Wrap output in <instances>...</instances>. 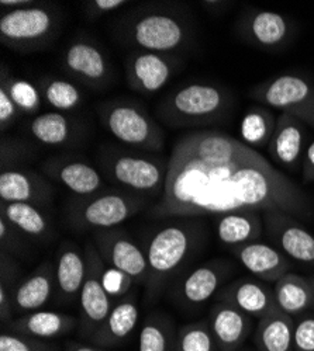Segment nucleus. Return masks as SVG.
I'll return each mask as SVG.
<instances>
[{
    "instance_id": "obj_1",
    "label": "nucleus",
    "mask_w": 314,
    "mask_h": 351,
    "mask_svg": "<svg viewBox=\"0 0 314 351\" xmlns=\"http://www.w3.org/2000/svg\"><path fill=\"white\" fill-rule=\"evenodd\" d=\"M244 210L307 218L311 201L287 174L240 139L210 130L179 136L168 159L161 201L151 214L185 218Z\"/></svg>"
},
{
    "instance_id": "obj_2",
    "label": "nucleus",
    "mask_w": 314,
    "mask_h": 351,
    "mask_svg": "<svg viewBox=\"0 0 314 351\" xmlns=\"http://www.w3.org/2000/svg\"><path fill=\"white\" fill-rule=\"evenodd\" d=\"M117 38L137 51L170 53L185 48L193 38L188 16L166 6L139 8L116 27Z\"/></svg>"
},
{
    "instance_id": "obj_3",
    "label": "nucleus",
    "mask_w": 314,
    "mask_h": 351,
    "mask_svg": "<svg viewBox=\"0 0 314 351\" xmlns=\"http://www.w3.org/2000/svg\"><path fill=\"white\" fill-rule=\"evenodd\" d=\"M233 108V96L223 86L196 82L165 96L157 115L169 128L205 127L221 121Z\"/></svg>"
},
{
    "instance_id": "obj_4",
    "label": "nucleus",
    "mask_w": 314,
    "mask_h": 351,
    "mask_svg": "<svg viewBox=\"0 0 314 351\" xmlns=\"http://www.w3.org/2000/svg\"><path fill=\"white\" fill-rule=\"evenodd\" d=\"M202 242V226L193 222H177L164 226L153 237L147 247L148 280L147 304L157 302L166 285Z\"/></svg>"
},
{
    "instance_id": "obj_5",
    "label": "nucleus",
    "mask_w": 314,
    "mask_h": 351,
    "mask_svg": "<svg viewBox=\"0 0 314 351\" xmlns=\"http://www.w3.org/2000/svg\"><path fill=\"white\" fill-rule=\"evenodd\" d=\"M100 171L124 191L137 195H162L168 176V160L141 151L103 149L98 158Z\"/></svg>"
},
{
    "instance_id": "obj_6",
    "label": "nucleus",
    "mask_w": 314,
    "mask_h": 351,
    "mask_svg": "<svg viewBox=\"0 0 314 351\" xmlns=\"http://www.w3.org/2000/svg\"><path fill=\"white\" fill-rule=\"evenodd\" d=\"M146 207L144 197L122 189H104L71 202L68 223L75 230H103L119 228Z\"/></svg>"
},
{
    "instance_id": "obj_7",
    "label": "nucleus",
    "mask_w": 314,
    "mask_h": 351,
    "mask_svg": "<svg viewBox=\"0 0 314 351\" xmlns=\"http://www.w3.org/2000/svg\"><path fill=\"white\" fill-rule=\"evenodd\" d=\"M61 30V16L51 5L33 3L2 12L0 41L17 52H34L48 47Z\"/></svg>"
},
{
    "instance_id": "obj_8",
    "label": "nucleus",
    "mask_w": 314,
    "mask_h": 351,
    "mask_svg": "<svg viewBox=\"0 0 314 351\" xmlns=\"http://www.w3.org/2000/svg\"><path fill=\"white\" fill-rule=\"evenodd\" d=\"M102 125L119 142L141 152H159L165 145L162 127L141 106L110 100L98 107Z\"/></svg>"
},
{
    "instance_id": "obj_9",
    "label": "nucleus",
    "mask_w": 314,
    "mask_h": 351,
    "mask_svg": "<svg viewBox=\"0 0 314 351\" xmlns=\"http://www.w3.org/2000/svg\"><path fill=\"white\" fill-rule=\"evenodd\" d=\"M249 97L268 108L302 120L314 130V82L298 73L271 77L249 90Z\"/></svg>"
},
{
    "instance_id": "obj_10",
    "label": "nucleus",
    "mask_w": 314,
    "mask_h": 351,
    "mask_svg": "<svg viewBox=\"0 0 314 351\" xmlns=\"http://www.w3.org/2000/svg\"><path fill=\"white\" fill-rule=\"evenodd\" d=\"M87 256V277L79 297V337L89 341L92 335L102 326L114 302L104 285V261L102 260L96 246L92 241L85 245Z\"/></svg>"
},
{
    "instance_id": "obj_11",
    "label": "nucleus",
    "mask_w": 314,
    "mask_h": 351,
    "mask_svg": "<svg viewBox=\"0 0 314 351\" xmlns=\"http://www.w3.org/2000/svg\"><path fill=\"white\" fill-rule=\"evenodd\" d=\"M92 242L104 265L127 274L135 284L146 287L148 280L147 253L130 238L127 232L120 228L95 230Z\"/></svg>"
},
{
    "instance_id": "obj_12",
    "label": "nucleus",
    "mask_w": 314,
    "mask_h": 351,
    "mask_svg": "<svg viewBox=\"0 0 314 351\" xmlns=\"http://www.w3.org/2000/svg\"><path fill=\"white\" fill-rule=\"evenodd\" d=\"M236 267L225 258H214L197 266L174 285V300L183 308H199L214 298L234 273Z\"/></svg>"
},
{
    "instance_id": "obj_13",
    "label": "nucleus",
    "mask_w": 314,
    "mask_h": 351,
    "mask_svg": "<svg viewBox=\"0 0 314 351\" xmlns=\"http://www.w3.org/2000/svg\"><path fill=\"white\" fill-rule=\"evenodd\" d=\"M268 239L284 256L302 265L314 266V235L302 222L287 213H262Z\"/></svg>"
},
{
    "instance_id": "obj_14",
    "label": "nucleus",
    "mask_w": 314,
    "mask_h": 351,
    "mask_svg": "<svg viewBox=\"0 0 314 351\" xmlns=\"http://www.w3.org/2000/svg\"><path fill=\"white\" fill-rule=\"evenodd\" d=\"M63 69L91 89H102L111 80L113 69L104 52L88 38L72 40L63 53Z\"/></svg>"
},
{
    "instance_id": "obj_15",
    "label": "nucleus",
    "mask_w": 314,
    "mask_h": 351,
    "mask_svg": "<svg viewBox=\"0 0 314 351\" xmlns=\"http://www.w3.org/2000/svg\"><path fill=\"white\" fill-rule=\"evenodd\" d=\"M236 33L249 45L264 51H279L292 38V21L280 13L251 9L236 24Z\"/></svg>"
},
{
    "instance_id": "obj_16",
    "label": "nucleus",
    "mask_w": 314,
    "mask_h": 351,
    "mask_svg": "<svg viewBox=\"0 0 314 351\" xmlns=\"http://www.w3.org/2000/svg\"><path fill=\"white\" fill-rule=\"evenodd\" d=\"M41 173L79 197H89L104 190L102 171L88 160L74 156H54L43 162Z\"/></svg>"
},
{
    "instance_id": "obj_17",
    "label": "nucleus",
    "mask_w": 314,
    "mask_h": 351,
    "mask_svg": "<svg viewBox=\"0 0 314 351\" xmlns=\"http://www.w3.org/2000/svg\"><path fill=\"white\" fill-rule=\"evenodd\" d=\"M175 73V61L168 53L134 51L126 61V77L131 89L151 96L162 90Z\"/></svg>"
},
{
    "instance_id": "obj_18",
    "label": "nucleus",
    "mask_w": 314,
    "mask_h": 351,
    "mask_svg": "<svg viewBox=\"0 0 314 351\" xmlns=\"http://www.w3.org/2000/svg\"><path fill=\"white\" fill-rule=\"evenodd\" d=\"M55 198V189L43 173L30 169H12L0 174V201L25 202L48 207Z\"/></svg>"
},
{
    "instance_id": "obj_19",
    "label": "nucleus",
    "mask_w": 314,
    "mask_h": 351,
    "mask_svg": "<svg viewBox=\"0 0 314 351\" xmlns=\"http://www.w3.org/2000/svg\"><path fill=\"white\" fill-rule=\"evenodd\" d=\"M309 125L289 114H279L268 152L273 162L289 170H298L306 154Z\"/></svg>"
},
{
    "instance_id": "obj_20",
    "label": "nucleus",
    "mask_w": 314,
    "mask_h": 351,
    "mask_svg": "<svg viewBox=\"0 0 314 351\" xmlns=\"http://www.w3.org/2000/svg\"><path fill=\"white\" fill-rule=\"evenodd\" d=\"M55 300L60 305L79 302L87 277V256L74 242H64L55 256Z\"/></svg>"
},
{
    "instance_id": "obj_21",
    "label": "nucleus",
    "mask_w": 314,
    "mask_h": 351,
    "mask_svg": "<svg viewBox=\"0 0 314 351\" xmlns=\"http://www.w3.org/2000/svg\"><path fill=\"white\" fill-rule=\"evenodd\" d=\"M216 301L230 304L252 319H261L276 309L273 288L258 278L241 277L232 281L216 295Z\"/></svg>"
},
{
    "instance_id": "obj_22",
    "label": "nucleus",
    "mask_w": 314,
    "mask_h": 351,
    "mask_svg": "<svg viewBox=\"0 0 314 351\" xmlns=\"http://www.w3.org/2000/svg\"><path fill=\"white\" fill-rule=\"evenodd\" d=\"M208 322L217 351H241L252 332V317L227 302L216 301L209 309Z\"/></svg>"
},
{
    "instance_id": "obj_23",
    "label": "nucleus",
    "mask_w": 314,
    "mask_h": 351,
    "mask_svg": "<svg viewBox=\"0 0 314 351\" xmlns=\"http://www.w3.org/2000/svg\"><path fill=\"white\" fill-rule=\"evenodd\" d=\"M232 253L248 273L268 284H275L284 274L291 273V258L284 256L272 243L256 241L232 247Z\"/></svg>"
},
{
    "instance_id": "obj_24",
    "label": "nucleus",
    "mask_w": 314,
    "mask_h": 351,
    "mask_svg": "<svg viewBox=\"0 0 314 351\" xmlns=\"http://www.w3.org/2000/svg\"><path fill=\"white\" fill-rule=\"evenodd\" d=\"M55 263L45 260L27 277L21 278L14 289V315L41 311L55 298Z\"/></svg>"
},
{
    "instance_id": "obj_25",
    "label": "nucleus",
    "mask_w": 314,
    "mask_h": 351,
    "mask_svg": "<svg viewBox=\"0 0 314 351\" xmlns=\"http://www.w3.org/2000/svg\"><path fill=\"white\" fill-rule=\"evenodd\" d=\"M78 326L79 319L72 315L41 309L14 317L5 330L41 340H51L71 333Z\"/></svg>"
},
{
    "instance_id": "obj_26",
    "label": "nucleus",
    "mask_w": 314,
    "mask_h": 351,
    "mask_svg": "<svg viewBox=\"0 0 314 351\" xmlns=\"http://www.w3.org/2000/svg\"><path fill=\"white\" fill-rule=\"evenodd\" d=\"M138 322V305L134 295L123 297L114 304L102 326L89 339L91 344L110 348L124 343L135 330Z\"/></svg>"
},
{
    "instance_id": "obj_27",
    "label": "nucleus",
    "mask_w": 314,
    "mask_h": 351,
    "mask_svg": "<svg viewBox=\"0 0 314 351\" xmlns=\"http://www.w3.org/2000/svg\"><path fill=\"white\" fill-rule=\"evenodd\" d=\"M0 217L13 225L30 242L47 243L54 235L49 218L41 207L33 204L0 201Z\"/></svg>"
},
{
    "instance_id": "obj_28",
    "label": "nucleus",
    "mask_w": 314,
    "mask_h": 351,
    "mask_svg": "<svg viewBox=\"0 0 314 351\" xmlns=\"http://www.w3.org/2000/svg\"><path fill=\"white\" fill-rule=\"evenodd\" d=\"M262 232V214L254 210L221 214L216 222L217 238L223 245L228 247H236L260 241Z\"/></svg>"
},
{
    "instance_id": "obj_29",
    "label": "nucleus",
    "mask_w": 314,
    "mask_h": 351,
    "mask_svg": "<svg viewBox=\"0 0 314 351\" xmlns=\"http://www.w3.org/2000/svg\"><path fill=\"white\" fill-rule=\"evenodd\" d=\"M295 317L278 308L258 319L254 330V346L256 351H295L293 348Z\"/></svg>"
},
{
    "instance_id": "obj_30",
    "label": "nucleus",
    "mask_w": 314,
    "mask_h": 351,
    "mask_svg": "<svg viewBox=\"0 0 314 351\" xmlns=\"http://www.w3.org/2000/svg\"><path fill=\"white\" fill-rule=\"evenodd\" d=\"M28 132L45 146L61 148V146H68L78 139L80 128L65 112L48 111L37 114L28 123Z\"/></svg>"
},
{
    "instance_id": "obj_31",
    "label": "nucleus",
    "mask_w": 314,
    "mask_h": 351,
    "mask_svg": "<svg viewBox=\"0 0 314 351\" xmlns=\"http://www.w3.org/2000/svg\"><path fill=\"white\" fill-rule=\"evenodd\" d=\"M276 308L292 317L309 312L314 305L309 278L296 273H288L273 284Z\"/></svg>"
},
{
    "instance_id": "obj_32",
    "label": "nucleus",
    "mask_w": 314,
    "mask_h": 351,
    "mask_svg": "<svg viewBox=\"0 0 314 351\" xmlns=\"http://www.w3.org/2000/svg\"><path fill=\"white\" fill-rule=\"evenodd\" d=\"M275 115L265 106H251L241 120L240 134L245 145L251 146L252 149H261L269 145L276 127Z\"/></svg>"
},
{
    "instance_id": "obj_33",
    "label": "nucleus",
    "mask_w": 314,
    "mask_h": 351,
    "mask_svg": "<svg viewBox=\"0 0 314 351\" xmlns=\"http://www.w3.org/2000/svg\"><path fill=\"white\" fill-rule=\"evenodd\" d=\"M37 87L43 101L54 111L67 114L83 103V93L69 79L48 75L37 83Z\"/></svg>"
},
{
    "instance_id": "obj_34",
    "label": "nucleus",
    "mask_w": 314,
    "mask_h": 351,
    "mask_svg": "<svg viewBox=\"0 0 314 351\" xmlns=\"http://www.w3.org/2000/svg\"><path fill=\"white\" fill-rule=\"evenodd\" d=\"M178 330L172 320L161 313L150 315L141 326L138 351H175Z\"/></svg>"
},
{
    "instance_id": "obj_35",
    "label": "nucleus",
    "mask_w": 314,
    "mask_h": 351,
    "mask_svg": "<svg viewBox=\"0 0 314 351\" xmlns=\"http://www.w3.org/2000/svg\"><path fill=\"white\" fill-rule=\"evenodd\" d=\"M0 86L5 87L21 114H36L41 108L43 99L37 84L14 77L6 72L5 65L2 66V73H0Z\"/></svg>"
},
{
    "instance_id": "obj_36",
    "label": "nucleus",
    "mask_w": 314,
    "mask_h": 351,
    "mask_svg": "<svg viewBox=\"0 0 314 351\" xmlns=\"http://www.w3.org/2000/svg\"><path fill=\"white\" fill-rule=\"evenodd\" d=\"M175 351H217L208 320H197L178 330Z\"/></svg>"
},
{
    "instance_id": "obj_37",
    "label": "nucleus",
    "mask_w": 314,
    "mask_h": 351,
    "mask_svg": "<svg viewBox=\"0 0 314 351\" xmlns=\"http://www.w3.org/2000/svg\"><path fill=\"white\" fill-rule=\"evenodd\" d=\"M0 351H61V348L49 340L3 330L0 336Z\"/></svg>"
},
{
    "instance_id": "obj_38",
    "label": "nucleus",
    "mask_w": 314,
    "mask_h": 351,
    "mask_svg": "<svg viewBox=\"0 0 314 351\" xmlns=\"http://www.w3.org/2000/svg\"><path fill=\"white\" fill-rule=\"evenodd\" d=\"M0 245L3 253L14 258L24 257L30 250V241L2 217H0Z\"/></svg>"
},
{
    "instance_id": "obj_39",
    "label": "nucleus",
    "mask_w": 314,
    "mask_h": 351,
    "mask_svg": "<svg viewBox=\"0 0 314 351\" xmlns=\"http://www.w3.org/2000/svg\"><path fill=\"white\" fill-rule=\"evenodd\" d=\"M33 146L16 138H2V171L19 169L17 162L25 163L33 156Z\"/></svg>"
},
{
    "instance_id": "obj_40",
    "label": "nucleus",
    "mask_w": 314,
    "mask_h": 351,
    "mask_svg": "<svg viewBox=\"0 0 314 351\" xmlns=\"http://www.w3.org/2000/svg\"><path fill=\"white\" fill-rule=\"evenodd\" d=\"M295 351H314V313L306 312L295 317Z\"/></svg>"
},
{
    "instance_id": "obj_41",
    "label": "nucleus",
    "mask_w": 314,
    "mask_h": 351,
    "mask_svg": "<svg viewBox=\"0 0 314 351\" xmlns=\"http://www.w3.org/2000/svg\"><path fill=\"white\" fill-rule=\"evenodd\" d=\"M21 280V270L14 257L0 253V288H5L14 295V289Z\"/></svg>"
},
{
    "instance_id": "obj_42",
    "label": "nucleus",
    "mask_w": 314,
    "mask_h": 351,
    "mask_svg": "<svg viewBox=\"0 0 314 351\" xmlns=\"http://www.w3.org/2000/svg\"><path fill=\"white\" fill-rule=\"evenodd\" d=\"M21 115V111L17 108L10 95L5 87L0 86V127H2V132L5 134Z\"/></svg>"
},
{
    "instance_id": "obj_43",
    "label": "nucleus",
    "mask_w": 314,
    "mask_h": 351,
    "mask_svg": "<svg viewBox=\"0 0 314 351\" xmlns=\"http://www.w3.org/2000/svg\"><path fill=\"white\" fill-rule=\"evenodd\" d=\"M133 278H130L127 274L113 270L110 269V271H104V285L106 289L109 291V294L111 295V298L116 297H127L126 294L128 292V289L133 285Z\"/></svg>"
},
{
    "instance_id": "obj_44",
    "label": "nucleus",
    "mask_w": 314,
    "mask_h": 351,
    "mask_svg": "<svg viewBox=\"0 0 314 351\" xmlns=\"http://www.w3.org/2000/svg\"><path fill=\"white\" fill-rule=\"evenodd\" d=\"M126 5H128L126 0H89V2L83 3V9L89 20H96L104 14L122 9Z\"/></svg>"
},
{
    "instance_id": "obj_45",
    "label": "nucleus",
    "mask_w": 314,
    "mask_h": 351,
    "mask_svg": "<svg viewBox=\"0 0 314 351\" xmlns=\"http://www.w3.org/2000/svg\"><path fill=\"white\" fill-rule=\"evenodd\" d=\"M302 174L304 183H313L314 182V141L310 142L307 146L306 154L303 156L302 162Z\"/></svg>"
},
{
    "instance_id": "obj_46",
    "label": "nucleus",
    "mask_w": 314,
    "mask_h": 351,
    "mask_svg": "<svg viewBox=\"0 0 314 351\" xmlns=\"http://www.w3.org/2000/svg\"><path fill=\"white\" fill-rule=\"evenodd\" d=\"M65 351H110V350L98 347L93 344H83V343H78V341H71L67 344Z\"/></svg>"
},
{
    "instance_id": "obj_47",
    "label": "nucleus",
    "mask_w": 314,
    "mask_h": 351,
    "mask_svg": "<svg viewBox=\"0 0 314 351\" xmlns=\"http://www.w3.org/2000/svg\"><path fill=\"white\" fill-rule=\"evenodd\" d=\"M34 2H28V0H0V8H2V10H5V9L16 10V9L30 6Z\"/></svg>"
},
{
    "instance_id": "obj_48",
    "label": "nucleus",
    "mask_w": 314,
    "mask_h": 351,
    "mask_svg": "<svg viewBox=\"0 0 314 351\" xmlns=\"http://www.w3.org/2000/svg\"><path fill=\"white\" fill-rule=\"evenodd\" d=\"M309 281H310V285H311V291H313V298H314V276H310L307 277ZM313 309H314V305H313Z\"/></svg>"
},
{
    "instance_id": "obj_49",
    "label": "nucleus",
    "mask_w": 314,
    "mask_h": 351,
    "mask_svg": "<svg viewBox=\"0 0 314 351\" xmlns=\"http://www.w3.org/2000/svg\"><path fill=\"white\" fill-rule=\"evenodd\" d=\"M241 351H252V350H251V348H245V350H244V348H243V350H241Z\"/></svg>"
}]
</instances>
